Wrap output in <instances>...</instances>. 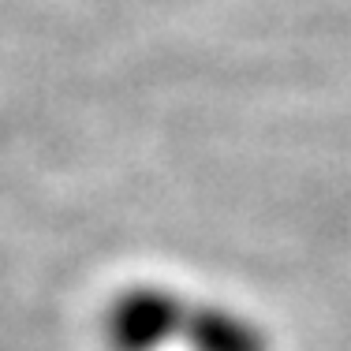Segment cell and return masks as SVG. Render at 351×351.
<instances>
[{
	"mask_svg": "<svg viewBox=\"0 0 351 351\" xmlns=\"http://www.w3.org/2000/svg\"><path fill=\"white\" fill-rule=\"evenodd\" d=\"M183 344L191 351H269V332L232 306H191Z\"/></svg>",
	"mask_w": 351,
	"mask_h": 351,
	"instance_id": "obj_2",
	"label": "cell"
},
{
	"mask_svg": "<svg viewBox=\"0 0 351 351\" xmlns=\"http://www.w3.org/2000/svg\"><path fill=\"white\" fill-rule=\"evenodd\" d=\"M191 303L176 291L138 288L128 291L108 314V340L116 351H161L187 332Z\"/></svg>",
	"mask_w": 351,
	"mask_h": 351,
	"instance_id": "obj_1",
	"label": "cell"
}]
</instances>
